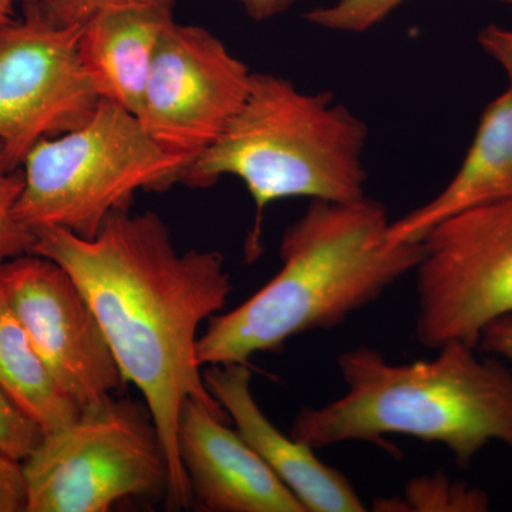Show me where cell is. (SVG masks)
<instances>
[{"mask_svg": "<svg viewBox=\"0 0 512 512\" xmlns=\"http://www.w3.org/2000/svg\"><path fill=\"white\" fill-rule=\"evenodd\" d=\"M33 254L57 262L92 306L124 382L143 394L168 466L165 504L191 507L178 454V423L187 400L227 420L202 376L197 346L202 323L232 292L224 256L181 252L156 212H114L93 238L62 228L35 229Z\"/></svg>", "mask_w": 512, "mask_h": 512, "instance_id": "1", "label": "cell"}, {"mask_svg": "<svg viewBox=\"0 0 512 512\" xmlns=\"http://www.w3.org/2000/svg\"><path fill=\"white\" fill-rule=\"evenodd\" d=\"M390 222L386 207L369 197L312 200L284 232L278 274L238 308L212 316L198 340L200 366L248 363L377 301L423 258L421 242L387 241Z\"/></svg>", "mask_w": 512, "mask_h": 512, "instance_id": "2", "label": "cell"}, {"mask_svg": "<svg viewBox=\"0 0 512 512\" xmlns=\"http://www.w3.org/2000/svg\"><path fill=\"white\" fill-rule=\"evenodd\" d=\"M433 360L393 365L379 350L360 346L338 359L345 396L303 409L291 436L313 450L366 441L392 451L384 439L410 436L446 446L468 468L491 441L512 456V367L481 357L460 340L440 346Z\"/></svg>", "mask_w": 512, "mask_h": 512, "instance_id": "3", "label": "cell"}, {"mask_svg": "<svg viewBox=\"0 0 512 512\" xmlns=\"http://www.w3.org/2000/svg\"><path fill=\"white\" fill-rule=\"evenodd\" d=\"M369 128L330 92H302L291 80L252 73L244 103L220 138L192 160L180 183L211 187L238 178L255 204L245 242L249 262L261 255L266 208L288 198L350 202L366 197Z\"/></svg>", "mask_w": 512, "mask_h": 512, "instance_id": "4", "label": "cell"}, {"mask_svg": "<svg viewBox=\"0 0 512 512\" xmlns=\"http://www.w3.org/2000/svg\"><path fill=\"white\" fill-rule=\"evenodd\" d=\"M190 163L158 146L133 113L100 99L82 126L29 151L15 215L32 231L93 238L111 214L130 210L137 191L180 183Z\"/></svg>", "mask_w": 512, "mask_h": 512, "instance_id": "5", "label": "cell"}, {"mask_svg": "<svg viewBox=\"0 0 512 512\" xmlns=\"http://www.w3.org/2000/svg\"><path fill=\"white\" fill-rule=\"evenodd\" d=\"M25 512H106L131 497L167 493L163 444L146 404L113 394L45 433L22 461Z\"/></svg>", "mask_w": 512, "mask_h": 512, "instance_id": "6", "label": "cell"}, {"mask_svg": "<svg viewBox=\"0 0 512 512\" xmlns=\"http://www.w3.org/2000/svg\"><path fill=\"white\" fill-rule=\"evenodd\" d=\"M421 244L417 339L431 349L451 340L477 348L485 326L512 313V200L454 215Z\"/></svg>", "mask_w": 512, "mask_h": 512, "instance_id": "7", "label": "cell"}, {"mask_svg": "<svg viewBox=\"0 0 512 512\" xmlns=\"http://www.w3.org/2000/svg\"><path fill=\"white\" fill-rule=\"evenodd\" d=\"M82 25H56L39 3L0 28V143L6 164L22 168L45 138L82 126L99 104L77 53Z\"/></svg>", "mask_w": 512, "mask_h": 512, "instance_id": "8", "label": "cell"}, {"mask_svg": "<svg viewBox=\"0 0 512 512\" xmlns=\"http://www.w3.org/2000/svg\"><path fill=\"white\" fill-rule=\"evenodd\" d=\"M251 76L210 30L174 20L158 43L136 117L158 146L195 160L237 114Z\"/></svg>", "mask_w": 512, "mask_h": 512, "instance_id": "9", "label": "cell"}, {"mask_svg": "<svg viewBox=\"0 0 512 512\" xmlns=\"http://www.w3.org/2000/svg\"><path fill=\"white\" fill-rule=\"evenodd\" d=\"M0 288L37 356L80 409L124 383L96 313L66 269L23 254L0 264Z\"/></svg>", "mask_w": 512, "mask_h": 512, "instance_id": "10", "label": "cell"}, {"mask_svg": "<svg viewBox=\"0 0 512 512\" xmlns=\"http://www.w3.org/2000/svg\"><path fill=\"white\" fill-rule=\"evenodd\" d=\"M187 400L178 423V454L192 503L211 512H306L301 501L238 430Z\"/></svg>", "mask_w": 512, "mask_h": 512, "instance_id": "11", "label": "cell"}, {"mask_svg": "<svg viewBox=\"0 0 512 512\" xmlns=\"http://www.w3.org/2000/svg\"><path fill=\"white\" fill-rule=\"evenodd\" d=\"M204 382L238 433L301 501L306 512H363L352 483L308 444L285 436L256 403L248 363L205 366Z\"/></svg>", "mask_w": 512, "mask_h": 512, "instance_id": "12", "label": "cell"}, {"mask_svg": "<svg viewBox=\"0 0 512 512\" xmlns=\"http://www.w3.org/2000/svg\"><path fill=\"white\" fill-rule=\"evenodd\" d=\"M173 3L103 10L80 30L77 53L100 99L137 116Z\"/></svg>", "mask_w": 512, "mask_h": 512, "instance_id": "13", "label": "cell"}, {"mask_svg": "<svg viewBox=\"0 0 512 512\" xmlns=\"http://www.w3.org/2000/svg\"><path fill=\"white\" fill-rule=\"evenodd\" d=\"M512 200V87L491 101L453 180L439 195L390 222L392 245L421 242L440 222L461 212Z\"/></svg>", "mask_w": 512, "mask_h": 512, "instance_id": "14", "label": "cell"}, {"mask_svg": "<svg viewBox=\"0 0 512 512\" xmlns=\"http://www.w3.org/2000/svg\"><path fill=\"white\" fill-rule=\"evenodd\" d=\"M0 386L45 430L72 423L80 407L60 389L0 288Z\"/></svg>", "mask_w": 512, "mask_h": 512, "instance_id": "15", "label": "cell"}, {"mask_svg": "<svg viewBox=\"0 0 512 512\" xmlns=\"http://www.w3.org/2000/svg\"><path fill=\"white\" fill-rule=\"evenodd\" d=\"M383 511H456L490 510L487 493L446 476L420 477L409 483L403 498L383 500Z\"/></svg>", "mask_w": 512, "mask_h": 512, "instance_id": "16", "label": "cell"}, {"mask_svg": "<svg viewBox=\"0 0 512 512\" xmlns=\"http://www.w3.org/2000/svg\"><path fill=\"white\" fill-rule=\"evenodd\" d=\"M22 188V168H9L0 143V264L15 256L32 252L35 244V231L25 227L15 215L16 202Z\"/></svg>", "mask_w": 512, "mask_h": 512, "instance_id": "17", "label": "cell"}, {"mask_svg": "<svg viewBox=\"0 0 512 512\" xmlns=\"http://www.w3.org/2000/svg\"><path fill=\"white\" fill-rule=\"evenodd\" d=\"M406 0H338L330 6L312 9L305 19L333 32L363 33L375 28Z\"/></svg>", "mask_w": 512, "mask_h": 512, "instance_id": "18", "label": "cell"}, {"mask_svg": "<svg viewBox=\"0 0 512 512\" xmlns=\"http://www.w3.org/2000/svg\"><path fill=\"white\" fill-rule=\"evenodd\" d=\"M45 437V430L0 386V453L25 461Z\"/></svg>", "mask_w": 512, "mask_h": 512, "instance_id": "19", "label": "cell"}, {"mask_svg": "<svg viewBox=\"0 0 512 512\" xmlns=\"http://www.w3.org/2000/svg\"><path fill=\"white\" fill-rule=\"evenodd\" d=\"M173 3L174 0H52L47 5L39 3L47 18L56 25H83L103 10L134 8V6H153Z\"/></svg>", "mask_w": 512, "mask_h": 512, "instance_id": "20", "label": "cell"}, {"mask_svg": "<svg viewBox=\"0 0 512 512\" xmlns=\"http://www.w3.org/2000/svg\"><path fill=\"white\" fill-rule=\"evenodd\" d=\"M26 511L22 463L0 453V512Z\"/></svg>", "mask_w": 512, "mask_h": 512, "instance_id": "21", "label": "cell"}, {"mask_svg": "<svg viewBox=\"0 0 512 512\" xmlns=\"http://www.w3.org/2000/svg\"><path fill=\"white\" fill-rule=\"evenodd\" d=\"M478 352L498 357L512 367V313L493 320L481 332Z\"/></svg>", "mask_w": 512, "mask_h": 512, "instance_id": "22", "label": "cell"}, {"mask_svg": "<svg viewBox=\"0 0 512 512\" xmlns=\"http://www.w3.org/2000/svg\"><path fill=\"white\" fill-rule=\"evenodd\" d=\"M478 43L510 77L512 87V29L488 25L478 33Z\"/></svg>", "mask_w": 512, "mask_h": 512, "instance_id": "23", "label": "cell"}, {"mask_svg": "<svg viewBox=\"0 0 512 512\" xmlns=\"http://www.w3.org/2000/svg\"><path fill=\"white\" fill-rule=\"evenodd\" d=\"M249 18L256 22L276 18L291 9L298 0H238Z\"/></svg>", "mask_w": 512, "mask_h": 512, "instance_id": "24", "label": "cell"}, {"mask_svg": "<svg viewBox=\"0 0 512 512\" xmlns=\"http://www.w3.org/2000/svg\"><path fill=\"white\" fill-rule=\"evenodd\" d=\"M13 19V3L0 0V28Z\"/></svg>", "mask_w": 512, "mask_h": 512, "instance_id": "25", "label": "cell"}, {"mask_svg": "<svg viewBox=\"0 0 512 512\" xmlns=\"http://www.w3.org/2000/svg\"><path fill=\"white\" fill-rule=\"evenodd\" d=\"M10 3L22 2V3H42V5H47V3L52 2V0H8Z\"/></svg>", "mask_w": 512, "mask_h": 512, "instance_id": "26", "label": "cell"}, {"mask_svg": "<svg viewBox=\"0 0 512 512\" xmlns=\"http://www.w3.org/2000/svg\"><path fill=\"white\" fill-rule=\"evenodd\" d=\"M500 2L510 3V5H512V0H500Z\"/></svg>", "mask_w": 512, "mask_h": 512, "instance_id": "27", "label": "cell"}]
</instances>
